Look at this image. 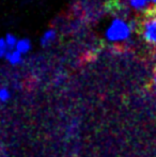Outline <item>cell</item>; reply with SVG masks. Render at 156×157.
Segmentation results:
<instances>
[{
    "label": "cell",
    "instance_id": "4",
    "mask_svg": "<svg viewBox=\"0 0 156 157\" xmlns=\"http://www.w3.org/2000/svg\"><path fill=\"white\" fill-rule=\"evenodd\" d=\"M31 47H32V44H31V41L27 37H23V39H18L17 40V43L15 45V50L19 52L21 55H26L31 50Z\"/></svg>",
    "mask_w": 156,
    "mask_h": 157
},
{
    "label": "cell",
    "instance_id": "9",
    "mask_svg": "<svg viewBox=\"0 0 156 157\" xmlns=\"http://www.w3.org/2000/svg\"><path fill=\"white\" fill-rule=\"evenodd\" d=\"M9 50L10 49H9L8 46H6V42H4V39L3 37H0V59H3Z\"/></svg>",
    "mask_w": 156,
    "mask_h": 157
},
{
    "label": "cell",
    "instance_id": "5",
    "mask_svg": "<svg viewBox=\"0 0 156 157\" xmlns=\"http://www.w3.org/2000/svg\"><path fill=\"white\" fill-rule=\"evenodd\" d=\"M4 59L13 66L19 65V64L23 63V55H21L17 50H15V49L9 50V52H6Z\"/></svg>",
    "mask_w": 156,
    "mask_h": 157
},
{
    "label": "cell",
    "instance_id": "2",
    "mask_svg": "<svg viewBox=\"0 0 156 157\" xmlns=\"http://www.w3.org/2000/svg\"><path fill=\"white\" fill-rule=\"evenodd\" d=\"M140 33L144 41L152 46H156V14L148 12L140 24Z\"/></svg>",
    "mask_w": 156,
    "mask_h": 157
},
{
    "label": "cell",
    "instance_id": "6",
    "mask_svg": "<svg viewBox=\"0 0 156 157\" xmlns=\"http://www.w3.org/2000/svg\"><path fill=\"white\" fill-rule=\"evenodd\" d=\"M129 6L134 10L143 12L152 6V0H129Z\"/></svg>",
    "mask_w": 156,
    "mask_h": 157
},
{
    "label": "cell",
    "instance_id": "8",
    "mask_svg": "<svg viewBox=\"0 0 156 157\" xmlns=\"http://www.w3.org/2000/svg\"><path fill=\"white\" fill-rule=\"evenodd\" d=\"M11 91L6 87L0 88V101L2 103H6L9 99L11 98Z\"/></svg>",
    "mask_w": 156,
    "mask_h": 157
},
{
    "label": "cell",
    "instance_id": "1",
    "mask_svg": "<svg viewBox=\"0 0 156 157\" xmlns=\"http://www.w3.org/2000/svg\"><path fill=\"white\" fill-rule=\"evenodd\" d=\"M131 27L124 18L117 17L112 19L106 29L105 36L110 43H122L131 37Z\"/></svg>",
    "mask_w": 156,
    "mask_h": 157
},
{
    "label": "cell",
    "instance_id": "3",
    "mask_svg": "<svg viewBox=\"0 0 156 157\" xmlns=\"http://www.w3.org/2000/svg\"><path fill=\"white\" fill-rule=\"evenodd\" d=\"M56 39H57V31L51 28V29L46 30V31L43 33L40 42H41V45L43 46V47H48V46H50L56 41Z\"/></svg>",
    "mask_w": 156,
    "mask_h": 157
},
{
    "label": "cell",
    "instance_id": "10",
    "mask_svg": "<svg viewBox=\"0 0 156 157\" xmlns=\"http://www.w3.org/2000/svg\"><path fill=\"white\" fill-rule=\"evenodd\" d=\"M151 8L153 9V13L156 14V0H152V6Z\"/></svg>",
    "mask_w": 156,
    "mask_h": 157
},
{
    "label": "cell",
    "instance_id": "7",
    "mask_svg": "<svg viewBox=\"0 0 156 157\" xmlns=\"http://www.w3.org/2000/svg\"><path fill=\"white\" fill-rule=\"evenodd\" d=\"M3 39H4V42H6V46H8L9 49H14L15 45H16V43H17V40L18 39H17L14 34H12V33H8Z\"/></svg>",
    "mask_w": 156,
    "mask_h": 157
}]
</instances>
